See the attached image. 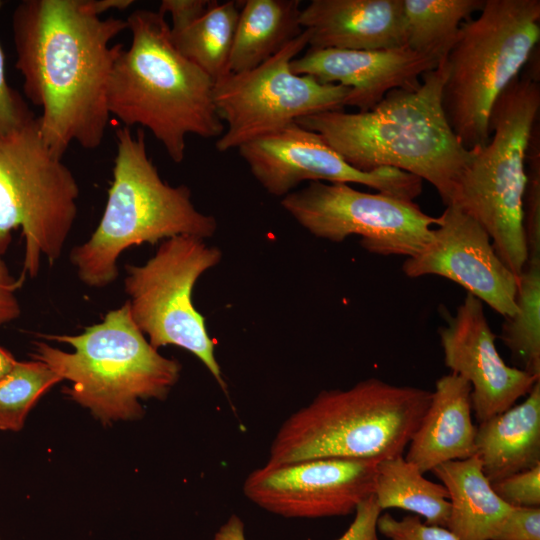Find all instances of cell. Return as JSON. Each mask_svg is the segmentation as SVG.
Masks as SVG:
<instances>
[{"label":"cell","instance_id":"6da1fadb","mask_svg":"<svg viewBox=\"0 0 540 540\" xmlns=\"http://www.w3.org/2000/svg\"><path fill=\"white\" fill-rule=\"evenodd\" d=\"M16 69L27 98L41 107L43 142L62 159L72 142L102 143L110 114L107 89L122 44L110 42L126 20L89 14L82 0H23L11 19Z\"/></svg>","mask_w":540,"mask_h":540},{"label":"cell","instance_id":"7a4b0ae2","mask_svg":"<svg viewBox=\"0 0 540 540\" xmlns=\"http://www.w3.org/2000/svg\"><path fill=\"white\" fill-rule=\"evenodd\" d=\"M446 59L417 85L390 91L368 111H325L295 123L321 135L357 170L394 168L427 181L447 206L472 150L461 144L443 109Z\"/></svg>","mask_w":540,"mask_h":540},{"label":"cell","instance_id":"3957f363","mask_svg":"<svg viewBox=\"0 0 540 540\" xmlns=\"http://www.w3.org/2000/svg\"><path fill=\"white\" fill-rule=\"evenodd\" d=\"M126 21L132 40L110 74L109 114L125 127L149 129L181 163L187 135L207 139L225 131L213 101L214 81L175 48L164 14L138 9Z\"/></svg>","mask_w":540,"mask_h":540},{"label":"cell","instance_id":"277c9868","mask_svg":"<svg viewBox=\"0 0 540 540\" xmlns=\"http://www.w3.org/2000/svg\"><path fill=\"white\" fill-rule=\"evenodd\" d=\"M431 400V391L372 377L347 389L321 391L290 415L266 463L320 458L371 460L403 455Z\"/></svg>","mask_w":540,"mask_h":540},{"label":"cell","instance_id":"5b68a950","mask_svg":"<svg viewBox=\"0 0 540 540\" xmlns=\"http://www.w3.org/2000/svg\"><path fill=\"white\" fill-rule=\"evenodd\" d=\"M40 337L74 349L65 352L35 341L31 356L70 381L63 392L103 424L141 418L139 400H164L180 376V363L161 355L135 325L128 302L78 335Z\"/></svg>","mask_w":540,"mask_h":540},{"label":"cell","instance_id":"8992f818","mask_svg":"<svg viewBox=\"0 0 540 540\" xmlns=\"http://www.w3.org/2000/svg\"><path fill=\"white\" fill-rule=\"evenodd\" d=\"M117 152L113 180L103 215L90 238L70 253L79 279L102 288L117 279L118 258L126 249L155 244L177 235L208 238L217 222L198 211L187 186H171L160 177L148 156L145 133L116 130Z\"/></svg>","mask_w":540,"mask_h":540},{"label":"cell","instance_id":"52a82bcc","mask_svg":"<svg viewBox=\"0 0 540 540\" xmlns=\"http://www.w3.org/2000/svg\"><path fill=\"white\" fill-rule=\"evenodd\" d=\"M539 110V66H530L497 99L490 117V138L472 149L449 204L482 226L498 257L517 277L527 260L523 229L526 155Z\"/></svg>","mask_w":540,"mask_h":540},{"label":"cell","instance_id":"ba28073f","mask_svg":"<svg viewBox=\"0 0 540 540\" xmlns=\"http://www.w3.org/2000/svg\"><path fill=\"white\" fill-rule=\"evenodd\" d=\"M540 40L539 0H485L460 27L447 59L443 109L468 150L490 138L492 109Z\"/></svg>","mask_w":540,"mask_h":540},{"label":"cell","instance_id":"9c48e42d","mask_svg":"<svg viewBox=\"0 0 540 540\" xmlns=\"http://www.w3.org/2000/svg\"><path fill=\"white\" fill-rule=\"evenodd\" d=\"M79 186L41 137L37 117L0 135V257L20 228L22 276L37 277L41 256L57 261L77 216Z\"/></svg>","mask_w":540,"mask_h":540},{"label":"cell","instance_id":"30bf717a","mask_svg":"<svg viewBox=\"0 0 540 540\" xmlns=\"http://www.w3.org/2000/svg\"><path fill=\"white\" fill-rule=\"evenodd\" d=\"M221 257L203 238L177 235L165 239L145 264L126 266L124 289L131 318L149 343L155 349L175 345L191 352L226 392L205 319L192 303L196 281Z\"/></svg>","mask_w":540,"mask_h":540},{"label":"cell","instance_id":"8fae6325","mask_svg":"<svg viewBox=\"0 0 540 540\" xmlns=\"http://www.w3.org/2000/svg\"><path fill=\"white\" fill-rule=\"evenodd\" d=\"M303 32L251 70L229 73L214 83L213 101L227 125L216 149L227 152L295 123L298 118L343 110L350 88L292 72L290 63L309 44Z\"/></svg>","mask_w":540,"mask_h":540},{"label":"cell","instance_id":"7c38bea8","mask_svg":"<svg viewBox=\"0 0 540 540\" xmlns=\"http://www.w3.org/2000/svg\"><path fill=\"white\" fill-rule=\"evenodd\" d=\"M281 206L318 238L342 242L359 235L370 253L411 257L430 240L438 217L412 200L356 190L346 183L312 181L281 200Z\"/></svg>","mask_w":540,"mask_h":540},{"label":"cell","instance_id":"4fadbf2b","mask_svg":"<svg viewBox=\"0 0 540 540\" xmlns=\"http://www.w3.org/2000/svg\"><path fill=\"white\" fill-rule=\"evenodd\" d=\"M238 150L256 180L278 197L307 180L356 183L412 201L422 192L423 181L410 173L394 168L355 169L321 135L297 123L251 140Z\"/></svg>","mask_w":540,"mask_h":540},{"label":"cell","instance_id":"5bb4252c","mask_svg":"<svg viewBox=\"0 0 540 540\" xmlns=\"http://www.w3.org/2000/svg\"><path fill=\"white\" fill-rule=\"evenodd\" d=\"M376 464L345 458L266 463L246 477L243 492L260 508L286 518L346 516L373 494Z\"/></svg>","mask_w":540,"mask_h":540},{"label":"cell","instance_id":"9a60e30c","mask_svg":"<svg viewBox=\"0 0 540 540\" xmlns=\"http://www.w3.org/2000/svg\"><path fill=\"white\" fill-rule=\"evenodd\" d=\"M402 270L409 278L452 280L504 318L516 311L518 277L498 257L482 226L455 205L446 206L430 240L406 258Z\"/></svg>","mask_w":540,"mask_h":540},{"label":"cell","instance_id":"2e32d148","mask_svg":"<svg viewBox=\"0 0 540 540\" xmlns=\"http://www.w3.org/2000/svg\"><path fill=\"white\" fill-rule=\"evenodd\" d=\"M439 328L445 365L471 386L472 411L478 423L500 414L526 396L540 381L500 356L483 303L467 293L455 314H445Z\"/></svg>","mask_w":540,"mask_h":540},{"label":"cell","instance_id":"e0dca14e","mask_svg":"<svg viewBox=\"0 0 540 540\" xmlns=\"http://www.w3.org/2000/svg\"><path fill=\"white\" fill-rule=\"evenodd\" d=\"M438 62L407 45L381 50L308 49L290 63L293 73L350 88L345 106L375 107L390 91L417 85Z\"/></svg>","mask_w":540,"mask_h":540},{"label":"cell","instance_id":"ac0fdd59","mask_svg":"<svg viewBox=\"0 0 540 540\" xmlns=\"http://www.w3.org/2000/svg\"><path fill=\"white\" fill-rule=\"evenodd\" d=\"M300 24L310 49L381 50L407 45L403 0H312Z\"/></svg>","mask_w":540,"mask_h":540},{"label":"cell","instance_id":"d6986e66","mask_svg":"<svg viewBox=\"0 0 540 540\" xmlns=\"http://www.w3.org/2000/svg\"><path fill=\"white\" fill-rule=\"evenodd\" d=\"M471 386L457 374L440 377L429 406L412 436L405 459L423 474L449 461L476 455Z\"/></svg>","mask_w":540,"mask_h":540},{"label":"cell","instance_id":"ffe728a7","mask_svg":"<svg viewBox=\"0 0 540 540\" xmlns=\"http://www.w3.org/2000/svg\"><path fill=\"white\" fill-rule=\"evenodd\" d=\"M163 11L171 16V40L184 57L214 83L229 74L240 12L235 1L167 0Z\"/></svg>","mask_w":540,"mask_h":540},{"label":"cell","instance_id":"44dd1931","mask_svg":"<svg viewBox=\"0 0 540 540\" xmlns=\"http://www.w3.org/2000/svg\"><path fill=\"white\" fill-rule=\"evenodd\" d=\"M475 445L490 483L540 465V381L523 402L478 423Z\"/></svg>","mask_w":540,"mask_h":540},{"label":"cell","instance_id":"7402d4cb","mask_svg":"<svg viewBox=\"0 0 540 540\" xmlns=\"http://www.w3.org/2000/svg\"><path fill=\"white\" fill-rule=\"evenodd\" d=\"M431 472L448 491L446 528L458 540H492L511 506L495 493L479 458L445 462Z\"/></svg>","mask_w":540,"mask_h":540},{"label":"cell","instance_id":"603a6c76","mask_svg":"<svg viewBox=\"0 0 540 540\" xmlns=\"http://www.w3.org/2000/svg\"><path fill=\"white\" fill-rule=\"evenodd\" d=\"M299 0H247L239 12L229 73L251 70L277 54L298 37Z\"/></svg>","mask_w":540,"mask_h":540},{"label":"cell","instance_id":"cb8c5ba5","mask_svg":"<svg viewBox=\"0 0 540 540\" xmlns=\"http://www.w3.org/2000/svg\"><path fill=\"white\" fill-rule=\"evenodd\" d=\"M373 495L382 511L399 508L423 517L428 525L446 527L450 513L447 489L426 479L404 455L377 462Z\"/></svg>","mask_w":540,"mask_h":540},{"label":"cell","instance_id":"d4e9b609","mask_svg":"<svg viewBox=\"0 0 540 540\" xmlns=\"http://www.w3.org/2000/svg\"><path fill=\"white\" fill-rule=\"evenodd\" d=\"M485 0H403L407 46L440 63L456 42L461 25Z\"/></svg>","mask_w":540,"mask_h":540},{"label":"cell","instance_id":"484cf974","mask_svg":"<svg viewBox=\"0 0 540 540\" xmlns=\"http://www.w3.org/2000/svg\"><path fill=\"white\" fill-rule=\"evenodd\" d=\"M500 338L524 371L540 377V258H527L518 276L516 311Z\"/></svg>","mask_w":540,"mask_h":540},{"label":"cell","instance_id":"4316f807","mask_svg":"<svg viewBox=\"0 0 540 540\" xmlns=\"http://www.w3.org/2000/svg\"><path fill=\"white\" fill-rule=\"evenodd\" d=\"M61 381L41 361H17L0 380V430L20 431L38 400Z\"/></svg>","mask_w":540,"mask_h":540},{"label":"cell","instance_id":"83f0119b","mask_svg":"<svg viewBox=\"0 0 540 540\" xmlns=\"http://www.w3.org/2000/svg\"><path fill=\"white\" fill-rule=\"evenodd\" d=\"M537 122L526 155V186L523 195V229L527 258H540V133Z\"/></svg>","mask_w":540,"mask_h":540},{"label":"cell","instance_id":"f1b7e54d","mask_svg":"<svg viewBox=\"0 0 540 540\" xmlns=\"http://www.w3.org/2000/svg\"><path fill=\"white\" fill-rule=\"evenodd\" d=\"M377 531L389 540H458L446 527L428 525L417 515L396 519L389 513L380 514Z\"/></svg>","mask_w":540,"mask_h":540},{"label":"cell","instance_id":"f546056e","mask_svg":"<svg viewBox=\"0 0 540 540\" xmlns=\"http://www.w3.org/2000/svg\"><path fill=\"white\" fill-rule=\"evenodd\" d=\"M491 484L499 498L511 507L540 506V465Z\"/></svg>","mask_w":540,"mask_h":540},{"label":"cell","instance_id":"4dcf8cb0","mask_svg":"<svg viewBox=\"0 0 540 540\" xmlns=\"http://www.w3.org/2000/svg\"><path fill=\"white\" fill-rule=\"evenodd\" d=\"M3 5L0 0V10ZM33 117L21 95L7 82L5 54L0 44V135L20 128Z\"/></svg>","mask_w":540,"mask_h":540},{"label":"cell","instance_id":"1f68e13d","mask_svg":"<svg viewBox=\"0 0 540 540\" xmlns=\"http://www.w3.org/2000/svg\"><path fill=\"white\" fill-rule=\"evenodd\" d=\"M492 540H540V508L511 507Z\"/></svg>","mask_w":540,"mask_h":540},{"label":"cell","instance_id":"d6a6232c","mask_svg":"<svg viewBox=\"0 0 540 540\" xmlns=\"http://www.w3.org/2000/svg\"><path fill=\"white\" fill-rule=\"evenodd\" d=\"M381 512L374 495H370L358 504L352 523L336 540H380L377 520Z\"/></svg>","mask_w":540,"mask_h":540},{"label":"cell","instance_id":"836d02e7","mask_svg":"<svg viewBox=\"0 0 540 540\" xmlns=\"http://www.w3.org/2000/svg\"><path fill=\"white\" fill-rule=\"evenodd\" d=\"M25 277L15 279L0 257V326L17 319L20 305L15 292L21 287Z\"/></svg>","mask_w":540,"mask_h":540},{"label":"cell","instance_id":"e575fe53","mask_svg":"<svg viewBox=\"0 0 540 540\" xmlns=\"http://www.w3.org/2000/svg\"><path fill=\"white\" fill-rule=\"evenodd\" d=\"M213 540H246L242 519L232 514L214 534Z\"/></svg>","mask_w":540,"mask_h":540},{"label":"cell","instance_id":"d590c367","mask_svg":"<svg viewBox=\"0 0 540 540\" xmlns=\"http://www.w3.org/2000/svg\"><path fill=\"white\" fill-rule=\"evenodd\" d=\"M133 3V0H82L83 8L97 17L111 9L125 10Z\"/></svg>","mask_w":540,"mask_h":540},{"label":"cell","instance_id":"8d00e7d4","mask_svg":"<svg viewBox=\"0 0 540 540\" xmlns=\"http://www.w3.org/2000/svg\"><path fill=\"white\" fill-rule=\"evenodd\" d=\"M17 360L5 348L0 346V380L14 367Z\"/></svg>","mask_w":540,"mask_h":540}]
</instances>
